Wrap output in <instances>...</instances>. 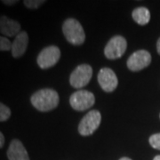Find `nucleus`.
Wrapping results in <instances>:
<instances>
[{
    "label": "nucleus",
    "instance_id": "1",
    "mask_svg": "<svg viewBox=\"0 0 160 160\" xmlns=\"http://www.w3.org/2000/svg\"><path fill=\"white\" fill-rule=\"evenodd\" d=\"M59 94L55 90L51 88H44L34 92L30 102L33 107L41 112H48L54 109L59 104Z\"/></svg>",
    "mask_w": 160,
    "mask_h": 160
},
{
    "label": "nucleus",
    "instance_id": "2",
    "mask_svg": "<svg viewBox=\"0 0 160 160\" xmlns=\"http://www.w3.org/2000/svg\"><path fill=\"white\" fill-rule=\"evenodd\" d=\"M63 34L66 39L74 46H81L86 39V34L82 25L78 20L69 18L65 20L62 25Z\"/></svg>",
    "mask_w": 160,
    "mask_h": 160
},
{
    "label": "nucleus",
    "instance_id": "3",
    "mask_svg": "<svg viewBox=\"0 0 160 160\" xmlns=\"http://www.w3.org/2000/svg\"><path fill=\"white\" fill-rule=\"evenodd\" d=\"M102 122V115L100 111L93 109L89 111L82 118L78 125V132L83 136H88L92 134L97 130Z\"/></svg>",
    "mask_w": 160,
    "mask_h": 160
},
{
    "label": "nucleus",
    "instance_id": "4",
    "mask_svg": "<svg viewBox=\"0 0 160 160\" xmlns=\"http://www.w3.org/2000/svg\"><path fill=\"white\" fill-rule=\"evenodd\" d=\"M92 76V69L88 64H81L78 66L70 75L69 83L74 88L80 89L87 86Z\"/></svg>",
    "mask_w": 160,
    "mask_h": 160
},
{
    "label": "nucleus",
    "instance_id": "5",
    "mask_svg": "<svg viewBox=\"0 0 160 160\" xmlns=\"http://www.w3.org/2000/svg\"><path fill=\"white\" fill-rule=\"evenodd\" d=\"M95 102L93 93L86 90L75 92L69 98L70 106L78 111H84L90 109Z\"/></svg>",
    "mask_w": 160,
    "mask_h": 160
},
{
    "label": "nucleus",
    "instance_id": "6",
    "mask_svg": "<svg viewBox=\"0 0 160 160\" xmlns=\"http://www.w3.org/2000/svg\"><path fill=\"white\" fill-rule=\"evenodd\" d=\"M61 57V51L55 46H46L40 52L37 62L42 69H46L53 67L59 62Z\"/></svg>",
    "mask_w": 160,
    "mask_h": 160
},
{
    "label": "nucleus",
    "instance_id": "7",
    "mask_svg": "<svg viewBox=\"0 0 160 160\" xmlns=\"http://www.w3.org/2000/svg\"><path fill=\"white\" fill-rule=\"evenodd\" d=\"M127 42L121 36H115L105 46L104 54L109 60H116L120 58L126 51Z\"/></svg>",
    "mask_w": 160,
    "mask_h": 160
},
{
    "label": "nucleus",
    "instance_id": "8",
    "mask_svg": "<svg viewBox=\"0 0 160 160\" xmlns=\"http://www.w3.org/2000/svg\"><path fill=\"white\" fill-rule=\"evenodd\" d=\"M151 63V55L146 50L134 52L127 60V67L132 71H140Z\"/></svg>",
    "mask_w": 160,
    "mask_h": 160
},
{
    "label": "nucleus",
    "instance_id": "9",
    "mask_svg": "<svg viewBox=\"0 0 160 160\" xmlns=\"http://www.w3.org/2000/svg\"><path fill=\"white\" fill-rule=\"evenodd\" d=\"M98 82L103 91L113 92L118 87V80L115 72L109 68H103L98 73Z\"/></svg>",
    "mask_w": 160,
    "mask_h": 160
},
{
    "label": "nucleus",
    "instance_id": "10",
    "mask_svg": "<svg viewBox=\"0 0 160 160\" xmlns=\"http://www.w3.org/2000/svg\"><path fill=\"white\" fill-rule=\"evenodd\" d=\"M6 154L9 160H29L27 149L18 139H13L10 142Z\"/></svg>",
    "mask_w": 160,
    "mask_h": 160
},
{
    "label": "nucleus",
    "instance_id": "11",
    "mask_svg": "<svg viewBox=\"0 0 160 160\" xmlns=\"http://www.w3.org/2000/svg\"><path fill=\"white\" fill-rule=\"evenodd\" d=\"M29 45V36L26 31H21L14 38L12 43V55L13 58H20L24 55Z\"/></svg>",
    "mask_w": 160,
    "mask_h": 160
},
{
    "label": "nucleus",
    "instance_id": "12",
    "mask_svg": "<svg viewBox=\"0 0 160 160\" xmlns=\"http://www.w3.org/2000/svg\"><path fill=\"white\" fill-rule=\"evenodd\" d=\"M21 32V24L6 15L0 16V33L7 38L16 37Z\"/></svg>",
    "mask_w": 160,
    "mask_h": 160
},
{
    "label": "nucleus",
    "instance_id": "13",
    "mask_svg": "<svg viewBox=\"0 0 160 160\" xmlns=\"http://www.w3.org/2000/svg\"><path fill=\"white\" fill-rule=\"evenodd\" d=\"M132 16L135 22L138 23L139 25H142V26L148 24L150 21V12H149V9L146 7H143V6L135 8L132 11Z\"/></svg>",
    "mask_w": 160,
    "mask_h": 160
},
{
    "label": "nucleus",
    "instance_id": "14",
    "mask_svg": "<svg viewBox=\"0 0 160 160\" xmlns=\"http://www.w3.org/2000/svg\"><path fill=\"white\" fill-rule=\"evenodd\" d=\"M11 117V109L4 103L0 102V122H5Z\"/></svg>",
    "mask_w": 160,
    "mask_h": 160
},
{
    "label": "nucleus",
    "instance_id": "15",
    "mask_svg": "<svg viewBox=\"0 0 160 160\" xmlns=\"http://www.w3.org/2000/svg\"><path fill=\"white\" fill-rule=\"evenodd\" d=\"M44 3H46L45 0H24L23 4L29 9H38Z\"/></svg>",
    "mask_w": 160,
    "mask_h": 160
},
{
    "label": "nucleus",
    "instance_id": "16",
    "mask_svg": "<svg viewBox=\"0 0 160 160\" xmlns=\"http://www.w3.org/2000/svg\"><path fill=\"white\" fill-rule=\"evenodd\" d=\"M12 49V42L6 37L0 36V51H10Z\"/></svg>",
    "mask_w": 160,
    "mask_h": 160
},
{
    "label": "nucleus",
    "instance_id": "17",
    "mask_svg": "<svg viewBox=\"0 0 160 160\" xmlns=\"http://www.w3.org/2000/svg\"><path fill=\"white\" fill-rule=\"evenodd\" d=\"M149 144L152 148L160 150V132L155 133L149 137Z\"/></svg>",
    "mask_w": 160,
    "mask_h": 160
},
{
    "label": "nucleus",
    "instance_id": "18",
    "mask_svg": "<svg viewBox=\"0 0 160 160\" xmlns=\"http://www.w3.org/2000/svg\"><path fill=\"white\" fill-rule=\"evenodd\" d=\"M1 2H2L4 5H6V6H14V5H16L17 3H19L18 0H2Z\"/></svg>",
    "mask_w": 160,
    "mask_h": 160
},
{
    "label": "nucleus",
    "instance_id": "19",
    "mask_svg": "<svg viewBox=\"0 0 160 160\" xmlns=\"http://www.w3.org/2000/svg\"><path fill=\"white\" fill-rule=\"evenodd\" d=\"M5 142H6V139L4 134L2 133V132H0V149H2L5 145Z\"/></svg>",
    "mask_w": 160,
    "mask_h": 160
},
{
    "label": "nucleus",
    "instance_id": "20",
    "mask_svg": "<svg viewBox=\"0 0 160 160\" xmlns=\"http://www.w3.org/2000/svg\"><path fill=\"white\" fill-rule=\"evenodd\" d=\"M157 51H158V53L160 55V38L157 42Z\"/></svg>",
    "mask_w": 160,
    "mask_h": 160
},
{
    "label": "nucleus",
    "instance_id": "21",
    "mask_svg": "<svg viewBox=\"0 0 160 160\" xmlns=\"http://www.w3.org/2000/svg\"><path fill=\"white\" fill-rule=\"evenodd\" d=\"M153 160H160V155H158V156H156Z\"/></svg>",
    "mask_w": 160,
    "mask_h": 160
},
{
    "label": "nucleus",
    "instance_id": "22",
    "mask_svg": "<svg viewBox=\"0 0 160 160\" xmlns=\"http://www.w3.org/2000/svg\"><path fill=\"white\" fill-rule=\"evenodd\" d=\"M119 160H132L131 158H120Z\"/></svg>",
    "mask_w": 160,
    "mask_h": 160
}]
</instances>
